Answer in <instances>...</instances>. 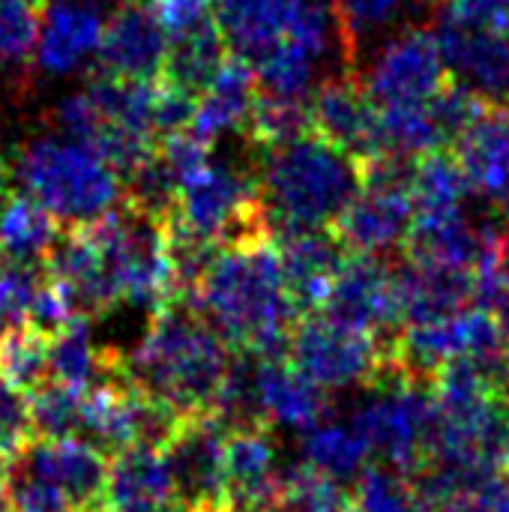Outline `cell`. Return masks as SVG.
<instances>
[{"instance_id":"1","label":"cell","mask_w":509,"mask_h":512,"mask_svg":"<svg viewBox=\"0 0 509 512\" xmlns=\"http://www.w3.org/2000/svg\"><path fill=\"white\" fill-rule=\"evenodd\" d=\"M231 351L282 357L300 318L294 309L273 237L219 246L186 297Z\"/></svg>"},{"instance_id":"2","label":"cell","mask_w":509,"mask_h":512,"mask_svg":"<svg viewBox=\"0 0 509 512\" xmlns=\"http://www.w3.org/2000/svg\"><path fill=\"white\" fill-rule=\"evenodd\" d=\"M231 366V348L186 297L150 312L141 342L120 354V375L177 417L210 414Z\"/></svg>"},{"instance_id":"3","label":"cell","mask_w":509,"mask_h":512,"mask_svg":"<svg viewBox=\"0 0 509 512\" xmlns=\"http://www.w3.org/2000/svg\"><path fill=\"white\" fill-rule=\"evenodd\" d=\"M258 201L267 234L333 228L363 186V165L315 132L258 153Z\"/></svg>"},{"instance_id":"4","label":"cell","mask_w":509,"mask_h":512,"mask_svg":"<svg viewBox=\"0 0 509 512\" xmlns=\"http://www.w3.org/2000/svg\"><path fill=\"white\" fill-rule=\"evenodd\" d=\"M18 180L63 228H84L123 201L120 174L72 138H39L18 156Z\"/></svg>"},{"instance_id":"5","label":"cell","mask_w":509,"mask_h":512,"mask_svg":"<svg viewBox=\"0 0 509 512\" xmlns=\"http://www.w3.org/2000/svg\"><path fill=\"white\" fill-rule=\"evenodd\" d=\"M366 390L351 420L363 432L372 459L417 474L432 459L438 438L435 384L387 366Z\"/></svg>"},{"instance_id":"6","label":"cell","mask_w":509,"mask_h":512,"mask_svg":"<svg viewBox=\"0 0 509 512\" xmlns=\"http://www.w3.org/2000/svg\"><path fill=\"white\" fill-rule=\"evenodd\" d=\"M165 225L210 246H228L267 234L255 174L231 162L210 159L180 183L174 213L165 219Z\"/></svg>"},{"instance_id":"7","label":"cell","mask_w":509,"mask_h":512,"mask_svg":"<svg viewBox=\"0 0 509 512\" xmlns=\"http://www.w3.org/2000/svg\"><path fill=\"white\" fill-rule=\"evenodd\" d=\"M411 177L414 159L405 156L384 153L363 165V186L333 225L348 252L390 258L405 249L414 225Z\"/></svg>"},{"instance_id":"8","label":"cell","mask_w":509,"mask_h":512,"mask_svg":"<svg viewBox=\"0 0 509 512\" xmlns=\"http://www.w3.org/2000/svg\"><path fill=\"white\" fill-rule=\"evenodd\" d=\"M105 252L120 303L159 309L174 297L165 222L150 219L120 201L108 216L87 225Z\"/></svg>"},{"instance_id":"9","label":"cell","mask_w":509,"mask_h":512,"mask_svg":"<svg viewBox=\"0 0 509 512\" xmlns=\"http://www.w3.org/2000/svg\"><path fill=\"white\" fill-rule=\"evenodd\" d=\"M285 357L321 393L369 387L390 366L387 348L375 336L342 327L321 312L297 318Z\"/></svg>"},{"instance_id":"10","label":"cell","mask_w":509,"mask_h":512,"mask_svg":"<svg viewBox=\"0 0 509 512\" xmlns=\"http://www.w3.org/2000/svg\"><path fill=\"white\" fill-rule=\"evenodd\" d=\"M360 78V75H357ZM450 81L435 27H408L387 39L360 84L378 108L423 105Z\"/></svg>"},{"instance_id":"11","label":"cell","mask_w":509,"mask_h":512,"mask_svg":"<svg viewBox=\"0 0 509 512\" xmlns=\"http://www.w3.org/2000/svg\"><path fill=\"white\" fill-rule=\"evenodd\" d=\"M228 429L213 414L183 417L159 447L174 501L195 512H225Z\"/></svg>"},{"instance_id":"12","label":"cell","mask_w":509,"mask_h":512,"mask_svg":"<svg viewBox=\"0 0 509 512\" xmlns=\"http://www.w3.org/2000/svg\"><path fill=\"white\" fill-rule=\"evenodd\" d=\"M318 312L342 327L375 336L390 351L393 336L402 330L393 288V264H387V258L351 252L339 267Z\"/></svg>"},{"instance_id":"13","label":"cell","mask_w":509,"mask_h":512,"mask_svg":"<svg viewBox=\"0 0 509 512\" xmlns=\"http://www.w3.org/2000/svg\"><path fill=\"white\" fill-rule=\"evenodd\" d=\"M309 120L315 135L345 150L360 165L381 156L378 105L369 99L354 69L330 75L318 84V90H312Z\"/></svg>"},{"instance_id":"14","label":"cell","mask_w":509,"mask_h":512,"mask_svg":"<svg viewBox=\"0 0 509 512\" xmlns=\"http://www.w3.org/2000/svg\"><path fill=\"white\" fill-rule=\"evenodd\" d=\"M165 54L168 33L162 30L150 0H123L105 18L96 69L135 81H159Z\"/></svg>"},{"instance_id":"15","label":"cell","mask_w":509,"mask_h":512,"mask_svg":"<svg viewBox=\"0 0 509 512\" xmlns=\"http://www.w3.org/2000/svg\"><path fill=\"white\" fill-rule=\"evenodd\" d=\"M453 156L468 192L509 219V105L489 102L486 111L459 135Z\"/></svg>"},{"instance_id":"16","label":"cell","mask_w":509,"mask_h":512,"mask_svg":"<svg viewBox=\"0 0 509 512\" xmlns=\"http://www.w3.org/2000/svg\"><path fill=\"white\" fill-rule=\"evenodd\" d=\"M30 471L54 483L78 512L105 510L108 456L84 438H33L18 453Z\"/></svg>"},{"instance_id":"17","label":"cell","mask_w":509,"mask_h":512,"mask_svg":"<svg viewBox=\"0 0 509 512\" xmlns=\"http://www.w3.org/2000/svg\"><path fill=\"white\" fill-rule=\"evenodd\" d=\"M288 297L300 315L318 312L339 267L351 255L333 228H306L273 237Z\"/></svg>"},{"instance_id":"18","label":"cell","mask_w":509,"mask_h":512,"mask_svg":"<svg viewBox=\"0 0 509 512\" xmlns=\"http://www.w3.org/2000/svg\"><path fill=\"white\" fill-rule=\"evenodd\" d=\"M435 36L456 81L480 93L486 102L509 105V33L471 30L438 18Z\"/></svg>"},{"instance_id":"19","label":"cell","mask_w":509,"mask_h":512,"mask_svg":"<svg viewBox=\"0 0 509 512\" xmlns=\"http://www.w3.org/2000/svg\"><path fill=\"white\" fill-rule=\"evenodd\" d=\"M393 288L402 327L438 321L474 303V273L423 264L405 255L393 264Z\"/></svg>"},{"instance_id":"20","label":"cell","mask_w":509,"mask_h":512,"mask_svg":"<svg viewBox=\"0 0 509 512\" xmlns=\"http://www.w3.org/2000/svg\"><path fill=\"white\" fill-rule=\"evenodd\" d=\"M102 27V15L87 0H48L36 42L39 63L54 75L78 69L90 54L99 51Z\"/></svg>"},{"instance_id":"21","label":"cell","mask_w":509,"mask_h":512,"mask_svg":"<svg viewBox=\"0 0 509 512\" xmlns=\"http://www.w3.org/2000/svg\"><path fill=\"white\" fill-rule=\"evenodd\" d=\"M174 501L171 477L159 447H126L108 456L105 510L108 512H162Z\"/></svg>"},{"instance_id":"22","label":"cell","mask_w":509,"mask_h":512,"mask_svg":"<svg viewBox=\"0 0 509 512\" xmlns=\"http://www.w3.org/2000/svg\"><path fill=\"white\" fill-rule=\"evenodd\" d=\"M258 399L261 414L270 429L306 432L321 417H327V393L306 381L288 357H261L258 354Z\"/></svg>"},{"instance_id":"23","label":"cell","mask_w":509,"mask_h":512,"mask_svg":"<svg viewBox=\"0 0 509 512\" xmlns=\"http://www.w3.org/2000/svg\"><path fill=\"white\" fill-rule=\"evenodd\" d=\"M255 93H258V84H255L252 66L243 57L228 54L213 84L198 96L192 123L186 129L210 147L231 132H243Z\"/></svg>"},{"instance_id":"24","label":"cell","mask_w":509,"mask_h":512,"mask_svg":"<svg viewBox=\"0 0 509 512\" xmlns=\"http://www.w3.org/2000/svg\"><path fill=\"white\" fill-rule=\"evenodd\" d=\"M63 225L30 192H6L0 204V264L45 267Z\"/></svg>"},{"instance_id":"25","label":"cell","mask_w":509,"mask_h":512,"mask_svg":"<svg viewBox=\"0 0 509 512\" xmlns=\"http://www.w3.org/2000/svg\"><path fill=\"white\" fill-rule=\"evenodd\" d=\"M300 435H303L300 441L303 465L324 477L351 483L372 465V450L363 432L357 429V423L351 420V414L348 417L327 414Z\"/></svg>"},{"instance_id":"26","label":"cell","mask_w":509,"mask_h":512,"mask_svg":"<svg viewBox=\"0 0 509 512\" xmlns=\"http://www.w3.org/2000/svg\"><path fill=\"white\" fill-rule=\"evenodd\" d=\"M48 366L51 381L87 393L120 372V351L96 348L90 339L87 318H72L48 339Z\"/></svg>"},{"instance_id":"27","label":"cell","mask_w":509,"mask_h":512,"mask_svg":"<svg viewBox=\"0 0 509 512\" xmlns=\"http://www.w3.org/2000/svg\"><path fill=\"white\" fill-rule=\"evenodd\" d=\"M228 42L216 24V18L210 15L207 21H201L198 27L168 39V54H165V66L159 81L186 90L192 96H201L216 72L222 69V63L228 60Z\"/></svg>"},{"instance_id":"28","label":"cell","mask_w":509,"mask_h":512,"mask_svg":"<svg viewBox=\"0 0 509 512\" xmlns=\"http://www.w3.org/2000/svg\"><path fill=\"white\" fill-rule=\"evenodd\" d=\"M285 0H213V18L234 57L249 66L282 42Z\"/></svg>"},{"instance_id":"29","label":"cell","mask_w":509,"mask_h":512,"mask_svg":"<svg viewBox=\"0 0 509 512\" xmlns=\"http://www.w3.org/2000/svg\"><path fill=\"white\" fill-rule=\"evenodd\" d=\"M411 195H414V219H429V216H447L465 210L471 192L456 156L447 150H429L420 159H414Z\"/></svg>"},{"instance_id":"30","label":"cell","mask_w":509,"mask_h":512,"mask_svg":"<svg viewBox=\"0 0 509 512\" xmlns=\"http://www.w3.org/2000/svg\"><path fill=\"white\" fill-rule=\"evenodd\" d=\"M48 339L51 336H45L42 330H36L27 321L3 330V336H0V378L24 396H30L42 384H48L51 381Z\"/></svg>"},{"instance_id":"31","label":"cell","mask_w":509,"mask_h":512,"mask_svg":"<svg viewBox=\"0 0 509 512\" xmlns=\"http://www.w3.org/2000/svg\"><path fill=\"white\" fill-rule=\"evenodd\" d=\"M351 507L354 512H426V501L417 489L414 474L372 462L351 489Z\"/></svg>"},{"instance_id":"32","label":"cell","mask_w":509,"mask_h":512,"mask_svg":"<svg viewBox=\"0 0 509 512\" xmlns=\"http://www.w3.org/2000/svg\"><path fill=\"white\" fill-rule=\"evenodd\" d=\"M243 132L258 153L288 144V141L312 132L309 99H282V96H270V93H255V102H252Z\"/></svg>"},{"instance_id":"33","label":"cell","mask_w":509,"mask_h":512,"mask_svg":"<svg viewBox=\"0 0 509 512\" xmlns=\"http://www.w3.org/2000/svg\"><path fill=\"white\" fill-rule=\"evenodd\" d=\"M276 512H354L351 489L300 462L297 468L282 471Z\"/></svg>"},{"instance_id":"34","label":"cell","mask_w":509,"mask_h":512,"mask_svg":"<svg viewBox=\"0 0 509 512\" xmlns=\"http://www.w3.org/2000/svg\"><path fill=\"white\" fill-rule=\"evenodd\" d=\"M81 402L84 393L57 381L42 384L27 396L33 438H78L81 435Z\"/></svg>"},{"instance_id":"35","label":"cell","mask_w":509,"mask_h":512,"mask_svg":"<svg viewBox=\"0 0 509 512\" xmlns=\"http://www.w3.org/2000/svg\"><path fill=\"white\" fill-rule=\"evenodd\" d=\"M39 0H0V63H24L36 51L42 27Z\"/></svg>"},{"instance_id":"36","label":"cell","mask_w":509,"mask_h":512,"mask_svg":"<svg viewBox=\"0 0 509 512\" xmlns=\"http://www.w3.org/2000/svg\"><path fill=\"white\" fill-rule=\"evenodd\" d=\"M3 512H78L72 501L21 459L6 465V510Z\"/></svg>"},{"instance_id":"37","label":"cell","mask_w":509,"mask_h":512,"mask_svg":"<svg viewBox=\"0 0 509 512\" xmlns=\"http://www.w3.org/2000/svg\"><path fill=\"white\" fill-rule=\"evenodd\" d=\"M408 3L411 0H333L336 15L342 21V33H345L354 69H357V51H360L363 39L369 33L387 27L390 21H396L405 12Z\"/></svg>"},{"instance_id":"38","label":"cell","mask_w":509,"mask_h":512,"mask_svg":"<svg viewBox=\"0 0 509 512\" xmlns=\"http://www.w3.org/2000/svg\"><path fill=\"white\" fill-rule=\"evenodd\" d=\"M33 441L27 396L0 378V462L9 465Z\"/></svg>"},{"instance_id":"39","label":"cell","mask_w":509,"mask_h":512,"mask_svg":"<svg viewBox=\"0 0 509 512\" xmlns=\"http://www.w3.org/2000/svg\"><path fill=\"white\" fill-rule=\"evenodd\" d=\"M426 512H509L507 477H495L480 486L453 492L441 501H432Z\"/></svg>"},{"instance_id":"40","label":"cell","mask_w":509,"mask_h":512,"mask_svg":"<svg viewBox=\"0 0 509 512\" xmlns=\"http://www.w3.org/2000/svg\"><path fill=\"white\" fill-rule=\"evenodd\" d=\"M441 21L471 30L509 33V0H444Z\"/></svg>"},{"instance_id":"41","label":"cell","mask_w":509,"mask_h":512,"mask_svg":"<svg viewBox=\"0 0 509 512\" xmlns=\"http://www.w3.org/2000/svg\"><path fill=\"white\" fill-rule=\"evenodd\" d=\"M492 381H495V390L509 402V345L507 351L501 354V360L492 366Z\"/></svg>"},{"instance_id":"42","label":"cell","mask_w":509,"mask_h":512,"mask_svg":"<svg viewBox=\"0 0 509 512\" xmlns=\"http://www.w3.org/2000/svg\"><path fill=\"white\" fill-rule=\"evenodd\" d=\"M498 270L504 273V279L509 282V222L501 234V246H498Z\"/></svg>"},{"instance_id":"43","label":"cell","mask_w":509,"mask_h":512,"mask_svg":"<svg viewBox=\"0 0 509 512\" xmlns=\"http://www.w3.org/2000/svg\"><path fill=\"white\" fill-rule=\"evenodd\" d=\"M6 183H9V168H6V162H3V156H0V204H3V198H6Z\"/></svg>"},{"instance_id":"44","label":"cell","mask_w":509,"mask_h":512,"mask_svg":"<svg viewBox=\"0 0 509 512\" xmlns=\"http://www.w3.org/2000/svg\"><path fill=\"white\" fill-rule=\"evenodd\" d=\"M6 510V465L0 462V512Z\"/></svg>"},{"instance_id":"45","label":"cell","mask_w":509,"mask_h":512,"mask_svg":"<svg viewBox=\"0 0 509 512\" xmlns=\"http://www.w3.org/2000/svg\"><path fill=\"white\" fill-rule=\"evenodd\" d=\"M504 477H507V483H509V468H507V471H504Z\"/></svg>"},{"instance_id":"46","label":"cell","mask_w":509,"mask_h":512,"mask_svg":"<svg viewBox=\"0 0 509 512\" xmlns=\"http://www.w3.org/2000/svg\"><path fill=\"white\" fill-rule=\"evenodd\" d=\"M39 3H48V0H39Z\"/></svg>"},{"instance_id":"47","label":"cell","mask_w":509,"mask_h":512,"mask_svg":"<svg viewBox=\"0 0 509 512\" xmlns=\"http://www.w3.org/2000/svg\"><path fill=\"white\" fill-rule=\"evenodd\" d=\"M99 512H108V510H99Z\"/></svg>"}]
</instances>
